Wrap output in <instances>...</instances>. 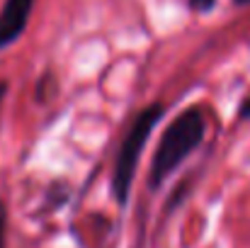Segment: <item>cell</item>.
<instances>
[{"instance_id":"6da1fadb","label":"cell","mask_w":250,"mask_h":248,"mask_svg":"<svg viewBox=\"0 0 250 248\" xmlns=\"http://www.w3.org/2000/svg\"><path fill=\"white\" fill-rule=\"evenodd\" d=\"M207 134V112L194 105L187 107L182 114H177L161 136V144L156 146L151 173H148V185L158 190L167 178L175 173V168L187 161V156L204 141Z\"/></svg>"},{"instance_id":"7a4b0ae2","label":"cell","mask_w":250,"mask_h":248,"mask_svg":"<svg viewBox=\"0 0 250 248\" xmlns=\"http://www.w3.org/2000/svg\"><path fill=\"white\" fill-rule=\"evenodd\" d=\"M163 110L166 107L161 102H153V105L144 107L136 114V119L131 122L129 132L124 134V139L119 144V151H117V158H114V170H112V192H114V200L119 204H126V200H129L131 182H134L136 165H139V156L146 149V144L151 139V132L158 124Z\"/></svg>"},{"instance_id":"3957f363","label":"cell","mask_w":250,"mask_h":248,"mask_svg":"<svg viewBox=\"0 0 250 248\" xmlns=\"http://www.w3.org/2000/svg\"><path fill=\"white\" fill-rule=\"evenodd\" d=\"M37 0H5L0 7V51L12 46L27 29Z\"/></svg>"},{"instance_id":"277c9868","label":"cell","mask_w":250,"mask_h":248,"mask_svg":"<svg viewBox=\"0 0 250 248\" xmlns=\"http://www.w3.org/2000/svg\"><path fill=\"white\" fill-rule=\"evenodd\" d=\"M187 5H189V10H194V12H209V10L216 5V0H187Z\"/></svg>"},{"instance_id":"5b68a950","label":"cell","mask_w":250,"mask_h":248,"mask_svg":"<svg viewBox=\"0 0 250 248\" xmlns=\"http://www.w3.org/2000/svg\"><path fill=\"white\" fill-rule=\"evenodd\" d=\"M5 226H7V209L0 202V248H5Z\"/></svg>"},{"instance_id":"8992f818","label":"cell","mask_w":250,"mask_h":248,"mask_svg":"<svg viewBox=\"0 0 250 248\" xmlns=\"http://www.w3.org/2000/svg\"><path fill=\"white\" fill-rule=\"evenodd\" d=\"M238 117H241V119H250V95L243 100V105H241V110H238Z\"/></svg>"},{"instance_id":"52a82bcc","label":"cell","mask_w":250,"mask_h":248,"mask_svg":"<svg viewBox=\"0 0 250 248\" xmlns=\"http://www.w3.org/2000/svg\"><path fill=\"white\" fill-rule=\"evenodd\" d=\"M5 95H7V83L0 81V107H2V100H5Z\"/></svg>"},{"instance_id":"ba28073f","label":"cell","mask_w":250,"mask_h":248,"mask_svg":"<svg viewBox=\"0 0 250 248\" xmlns=\"http://www.w3.org/2000/svg\"><path fill=\"white\" fill-rule=\"evenodd\" d=\"M236 5H250V0H233Z\"/></svg>"}]
</instances>
